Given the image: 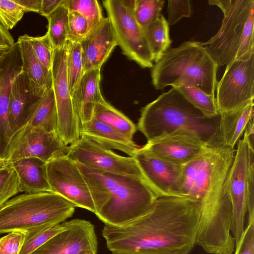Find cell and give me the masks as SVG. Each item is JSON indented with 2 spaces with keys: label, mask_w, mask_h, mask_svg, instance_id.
I'll return each mask as SVG.
<instances>
[{
  "label": "cell",
  "mask_w": 254,
  "mask_h": 254,
  "mask_svg": "<svg viewBox=\"0 0 254 254\" xmlns=\"http://www.w3.org/2000/svg\"><path fill=\"white\" fill-rule=\"evenodd\" d=\"M236 150L222 143H206L183 165L182 196L198 205L195 245L211 254H231L235 248L233 210L226 179Z\"/></svg>",
  "instance_id": "6da1fadb"
},
{
  "label": "cell",
  "mask_w": 254,
  "mask_h": 254,
  "mask_svg": "<svg viewBox=\"0 0 254 254\" xmlns=\"http://www.w3.org/2000/svg\"><path fill=\"white\" fill-rule=\"evenodd\" d=\"M198 220L196 202L163 196L126 224H105L102 234L113 254H188L195 245Z\"/></svg>",
  "instance_id": "7a4b0ae2"
},
{
  "label": "cell",
  "mask_w": 254,
  "mask_h": 254,
  "mask_svg": "<svg viewBox=\"0 0 254 254\" xmlns=\"http://www.w3.org/2000/svg\"><path fill=\"white\" fill-rule=\"evenodd\" d=\"M76 163L89 189L95 214L105 224L119 226L130 222L145 213L159 197L143 177Z\"/></svg>",
  "instance_id": "3957f363"
},
{
  "label": "cell",
  "mask_w": 254,
  "mask_h": 254,
  "mask_svg": "<svg viewBox=\"0 0 254 254\" xmlns=\"http://www.w3.org/2000/svg\"><path fill=\"white\" fill-rule=\"evenodd\" d=\"M220 115L206 117L177 88L159 95L141 110L137 129L147 141L180 128L196 132L206 143L221 141Z\"/></svg>",
  "instance_id": "277c9868"
},
{
  "label": "cell",
  "mask_w": 254,
  "mask_h": 254,
  "mask_svg": "<svg viewBox=\"0 0 254 254\" xmlns=\"http://www.w3.org/2000/svg\"><path fill=\"white\" fill-rule=\"evenodd\" d=\"M218 64L197 41H186L168 49L151 69L152 83L156 89L168 86L195 87L215 97Z\"/></svg>",
  "instance_id": "5b68a950"
},
{
  "label": "cell",
  "mask_w": 254,
  "mask_h": 254,
  "mask_svg": "<svg viewBox=\"0 0 254 254\" xmlns=\"http://www.w3.org/2000/svg\"><path fill=\"white\" fill-rule=\"evenodd\" d=\"M75 206L51 191L25 193L0 207V234L20 231L32 234L71 217Z\"/></svg>",
  "instance_id": "8992f818"
},
{
  "label": "cell",
  "mask_w": 254,
  "mask_h": 254,
  "mask_svg": "<svg viewBox=\"0 0 254 254\" xmlns=\"http://www.w3.org/2000/svg\"><path fill=\"white\" fill-rule=\"evenodd\" d=\"M219 30L201 43L218 65L254 54V0H230Z\"/></svg>",
  "instance_id": "52a82bcc"
},
{
  "label": "cell",
  "mask_w": 254,
  "mask_h": 254,
  "mask_svg": "<svg viewBox=\"0 0 254 254\" xmlns=\"http://www.w3.org/2000/svg\"><path fill=\"white\" fill-rule=\"evenodd\" d=\"M102 2L117 45L123 54L142 68H152L153 58L143 30L134 17V8L125 5L122 0H104Z\"/></svg>",
  "instance_id": "ba28073f"
},
{
  "label": "cell",
  "mask_w": 254,
  "mask_h": 254,
  "mask_svg": "<svg viewBox=\"0 0 254 254\" xmlns=\"http://www.w3.org/2000/svg\"><path fill=\"white\" fill-rule=\"evenodd\" d=\"M68 151L69 145L56 132L45 131L27 125L12 136L1 167L26 157L37 158L47 163L66 156Z\"/></svg>",
  "instance_id": "9c48e42d"
},
{
  "label": "cell",
  "mask_w": 254,
  "mask_h": 254,
  "mask_svg": "<svg viewBox=\"0 0 254 254\" xmlns=\"http://www.w3.org/2000/svg\"><path fill=\"white\" fill-rule=\"evenodd\" d=\"M66 60L65 47L54 50L51 71L57 111V133L65 144L70 145L80 137V122L69 92Z\"/></svg>",
  "instance_id": "30bf717a"
},
{
  "label": "cell",
  "mask_w": 254,
  "mask_h": 254,
  "mask_svg": "<svg viewBox=\"0 0 254 254\" xmlns=\"http://www.w3.org/2000/svg\"><path fill=\"white\" fill-rule=\"evenodd\" d=\"M219 114L238 108L254 99V54L226 65L216 86Z\"/></svg>",
  "instance_id": "8fae6325"
},
{
  "label": "cell",
  "mask_w": 254,
  "mask_h": 254,
  "mask_svg": "<svg viewBox=\"0 0 254 254\" xmlns=\"http://www.w3.org/2000/svg\"><path fill=\"white\" fill-rule=\"evenodd\" d=\"M46 169L51 192L61 195L75 207L95 213L88 185L75 162L66 155L56 158L46 163Z\"/></svg>",
  "instance_id": "7c38bea8"
},
{
  "label": "cell",
  "mask_w": 254,
  "mask_h": 254,
  "mask_svg": "<svg viewBox=\"0 0 254 254\" xmlns=\"http://www.w3.org/2000/svg\"><path fill=\"white\" fill-rule=\"evenodd\" d=\"M66 156L93 169L143 178L133 157L118 155L84 136L69 145Z\"/></svg>",
  "instance_id": "4fadbf2b"
},
{
  "label": "cell",
  "mask_w": 254,
  "mask_h": 254,
  "mask_svg": "<svg viewBox=\"0 0 254 254\" xmlns=\"http://www.w3.org/2000/svg\"><path fill=\"white\" fill-rule=\"evenodd\" d=\"M249 171V150L245 137L239 139L234 158L228 171L226 186L233 210L232 233L235 245L244 232L247 212V198Z\"/></svg>",
  "instance_id": "5bb4252c"
},
{
  "label": "cell",
  "mask_w": 254,
  "mask_h": 254,
  "mask_svg": "<svg viewBox=\"0 0 254 254\" xmlns=\"http://www.w3.org/2000/svg\"><path fill=\"white\" fill-rule=\"evenodd\" d=\"M133 157L143 178L159 197H183V165L170 162L140 148Z\"/></svg>",
  "instance_id": "9a60e30c"
},
{
  "label": "cell",
  "mask_w": 254,
  "mask_h": 254,
  "mask_svg": "<svg viewBox=\"0 0 254 254\" xmlns=\"http://www.w3.org/2000/svg\"><path fill=\"white\" fill-rule=\"evenodd\" d=\"M206 143L193 130L180 128L148 140L140 149L170 162L184 165L196 156Z\"/></svg>",
  "instance_id": "2e32d148"
},
{
  "label": "cell",
  "mask_w": 254,
  "mask_h": 254,
  "mask_svg": "<svg viewBox=\"0 0 254 254\" xmlns=\"http://www.w3.org/2000/svg\"><path fill=\"white\" fill-rule=\"evenodd\" d=\"M67 222L65 230L53 236L31 254H80L97 252L98 242L94 225L83 219Z\"/></svg>",
  "instance_id": "e0dca14e"
},
{
  "label": "cell",
  "mask_w": 254,
  "mask_h": 254,
  "mask_svg": "<svg viewBox=\"0 0 254 254\" xmlns=\"http://www.w3.org/2000/svg\"><path fill=\"white\" fill-rule=\"evenodd\" d=\"M45 90L23 71L14 78L8 112V124L13 135L28 124Z\"/></svg>",
  "instance_id": "ac0fdd59"
},
{
  "label": "cell",
  "mask_w": 254,
  "mask_h": 254,
  "mask_svg": "<svg viewBox=\"0 0 254 254\" xmlns=\"http://www.w3.org/2000/svg\"><path fill=\"white\" fill-rule=\"evenodd\" d=\"M22 59L17 41L0 55V160L5 158L13 136L8 122L9 97L13 81L22 71Z\"/></svg>",
  "instance_id": "d6986e66"
},
{
  "label": "cell",
  "mask_w": 254,
  "mask_h": 254,
  "mask_svg": "<svg viewBox=\"0 0 254 254\" xmlns=\"http://www.w3.org/2000/svg\"><path fill=\"white\" fill-rule=\"evenodd\" d=\"M84 72L101 68L117 45L108 17H104L79 42Z\"/></svg>",
  "instance_id": "ffe728a7"
},
{
  "label": "cell",
  "mask_w": 254,
  "mask_h": 254,
  "mask_svg": "<svg viewBox=\"0 0 254 254\" xmlns=\"http://www.w3.org/2000/svg\"><path fill=\"white\" fill-rule=\"evenodd\" d=\"M100 70L97 68L85 72L71 95L80 124L93 118L95 106L104 99L100 89Z\"/></svg>",
  "instance_id": "44dd1931"
},
{
  "label": "cell",
  "mask_w": 254,
  "mask_h": 254,
  "mask_svg": "<svg viewBox=\"0 0 254 254\" xmlns=\"http://www.w3.org/2000/svg\"><path fill=\"white\" fill-rule=\"evenodd\" d=\"M80 136L90 139L108 149L122 151L134 157L140 147L133 139L93 118L80 124Z\"/></svg>",
  "instance_id": "7402d4cb"
},
{
  "label": "cell",
  "mask_w": 254,
  "mask_h": 254,
  "mask_svg": "<svg viewBox=\"0 0 254 254\" xmlns=\"http://www.w3.org/2000/svg\"><path fill=\"white\" fill-rule=\"evenodd\" d=\"M15 171L21 192L51 191L47 176L46 163L35 157H26L9 164Z\"/></svg>",
  "instance_id": "603a6c76"
},
{
  "label": "cell",
  "mask_w": 254,
  "mask_h": 254,
  "mask_svg": "<svg viewBox=\"0 0 254 254\" xmlns=\"http://www.w3.org/2000/svg\"><path fill=\"white\" fill-rule=\"evenodd\" d=\"M219 115V135L222 143L234 148L254 118V100Z\"/></svg>",
  "instance_id": "cb8c5ba5"
},
{
  "label": "cell",
  "mask_w": 254,
  "mask_h": 254,
  "mask_svg": "<svg viewBox=\"0 0 254 254\" xmlns=\"http://www.w3.org/2000/svg\"><path fill=\"white\" fill-rule=\"evenodd\" d=\"M22 59V71L30 79L45 89L53 87L52 71L45 67L37 59L26 35L18 39Z\"/></svg>",
  "instance_id": "d4e9b609"
},
{
  "label": "cell",
  "mask_w": 254,
  "mask_h": 254,
  "mask_svg": "<svg viewBox=\"0 0 254 254\" xmlns=\"http://www.w3.org/2000/svg\"><path fill=\"white\" fill-rule=\"evenodd\" d=\"M93 118L131 139L137 130L136 125L129 118L104 99L95 106Z\"/></svg>",
  "instance_id": "484cf974"
},
{
  "label": "cell",
  "mask_w": 254,
  "mask_h": 254,
  "mask_svg": "<svg viewBox=\"0 0 254 254\" xmlns=\"http://www.w3.org/2000/svg\"><path fill=\"white\" fill-rule=\"evenodd\" d=\"M28 125L47 132H56L57 111L53 87L45 90Z\"/></svg>",
  "instance_id": "4316f807"
},
{
  "label": "cell",
  "mask_w": 254,
  "mask_h": 254,
  "mask_svg": "<svg viewBox=\"0 0 254 254\" xmlns=\"http://www.w3.org/2000/svg\"><path fill=\"white\" fill-rule=\"evenodd\" d=\"M142 29L153 61L156 63L169 49L171 43L167 21L161 14L157 19Z\"/></svg>",
  "instance_id": "83f0119b"
},
{
  "label": "cell",
  "mask_w": 254,
  "mask_h": 254,
  "mask_svg": "<svg viewBox=\"0 0 254 254\" xmlns=\"http://www.w3.org/2000/svg\"><path fill=\"white\" fill-rule=\"evenodd\" d=\"M67 0L46 18L48 21L47 34L54 49L65 47L68 39V13Z\"/></svg>",
  "instance_id": "f1b7e54d"
},
{
  "label": "cell",
  "mask_w": 254,
  "mask_h": 254,
  "mask_svg": "<svg viewBox=\"0 0 254 254\" xmlns=\"http://www.w3.org/2000/svg\"><path fill=\"white\" fill-rule=\"evenodd\" d=\"M66 51V71L68 86L71 96L74 90L84 74L82 51L79 42L67 40Z\"/></svg>",
  "instance_id": "f546056e"
},
{
  "label": "cell",
  "mask_w": 254,
  "mask_h": 254,
  "mask_svg": "<svg viewBox=\"0 0 254 254\" xmlns=\"http://www.w3.org/2000/svg\"><path fill=\"white\" fill-rule=\"evenodd\" d=\"M190 101L209 118L218 116L216 98L192 86L180 85L176 87Z\"/></svg>",
  "instance_id": "4dcf8cb0"
},
{
  "label": "cell",
  "mask_w": 254,
  "mask_h": 254,
  "mask_svg": "<svg viewBox=\"0 0 254 254\" xmlns=\"http://www.w3.org/2000/svg\"><path fill=\"white\" fill-rule=\"evenodd\" d=\"M164 3V0H135L134 15L142 29L159 17Z\"/></svg>",
  "instance_id": "1f68e13d"
},
{
  "label": "cell",
  "mask_w": 254,
  "mask_h": 254,
  "mask_svg": "<svg viewBox=\"0 0 254 254\" xmlns=\"http://www.w3.org/2000/svg\"><path fill=\"white\" fill-rule=\"evenodd\" d=\"M66 5L69 11H76L87 20L89 31L104 18L100 5L96 0H67Z\"/></svg>",
  "instance_id": "d6a6232c"
},
{
  "label": "cell",
  "mask_w": 254,
  "mask_h": 254,
  "mask_svg": "<svg viewBox=\"0 0 254 254\" xmlns=\"http://www.w3.org/2000/svg\"><path fill=\"white\" fill-rule=\"evenodd\" d=\"M67 222L56 224L32 234H25L19 254H31L59 233L65 230Z\"/></svg>",
  "instance_id": "836d02e7"
},
{
  "label": "cell",
  "mask_w": 254,
  "mask_h": 254,
  "mask_svg": "<svg viewBox=\"0 0 254 254\" xmlns=\"http://www.w3.org/2000/svg\"><path fill=\"white\" fill-rule=\"evenodd\" d=\"M20 192L18 177L14 169L9 165L0 167V207Z\"/></svg>",
  "instance_id": "e575fe53"
},
{
  "label": "cell",
  "mask_w": 254,
  "mask_h": 254,
  "mask_svg": "<svg viewBox=\"0 0 254 254\" xmlns=\"http://www.w3.org/2000/svg\"><path fill=\"white\" fill-rule=\"evenodd\" d=\"M25 35L37 59L45 67L51 70L54 49L48 35L46 33L40 37Z\"/></svg>",
  "instance_id": "d590c367"
},
{
  "label": "cell",
  "mask_w": 254,
  "mask_h": 254,
  "mask_svg": "<svg viewBox=\"0 0 254 254\" xmlns=\"http://www.w3.org/2000/svg\"><path fill=\"white\" fill-rule=\"evenodd\" d=\"M22 8L14 0H0V23L7 30L12 29L24 14Z\"/></svg>",
  "instance_id": "8d00e7d4"
},
{
  "label": "cell",
  "mask_w": 254,
  "mask_h": 254,
  "mask_svg": "<svg viewBox=\"0 0 254 254\" xmlns=\"http://www.w3.org/2000/svg\"><path fill=\"white\" fill-rule=\"evenodd\" d=\"M89 31L88 23L79 13L69 11L67 40L79 42Z\"/></svg>",
  "instance_id": "74e56055"
},
{
  "label": "cell",
  "mask_w": 254,
  "mask_h": 254,
  "mask_svg": "<svg viewBox=\"0 0 254 254\" xmlns=\"http://www.w3.org/2000/svg\"><path fill=\"white\" fill-rule=\"evenodd\" d=\"M168 25L176 23L183 17H189L191 13L189 0H169L167 7Z\"/></svg>",
  "instance_id": "f35d334b"
},
{
  "label": "cell",
  "mask_w": 254,
  "mask_h": 254,
  "mask_svg": "<svg viewBox=\"0 0 254 254\" xmlns=\"http://www.w3.org/2000/svg\"><path fill=\"white\" fill-rule=\"evenodd\" d=\"M25 238L23 232H9L0 239V254H19Z\"/></svg>",
  "instance_id": "ab89813d"
},
{
  "label": "cell",
  "mask_w": 254,
  "mask_h": 254,
  "mask_svg": "<svg viewBox=\"0 0 254 254\" xmlns=\"http://www.w3.org/2000/svg\"><path fill=\"white\" fill-rule=\"evenodd\" d=\"M235 248L234 254H254V220L248 222Z\"/></svg>",
  "instance_id": "60d3db41"
},
{
  "label": "cell",
  "mask_w": 254,
  "mask_h": 254,
  "mask_svg": "<svg viewBox=\"0 0 254 254\" xmlns=\"http://www.w3.org/2000/svg\"><path fill=\"white\" fill-rule=\"evenodd\" d=\"M249 171L247 198V212L248 221L254 220V150L249 147Z\"/></svg>",
  "instance_id": "b9f144b4"
},
{
  "label": "cell",
  "mask_w": 254,
  "mask_h": 254,
  "mask_svg": "<svg viewBox=\"0 0 254 254\" xmlns=\"http://www.w3.org/2000/svg\"><path fill=\"white\" fill-rule=\"evenodd\" d=\"M14 43V39L9 31L0 23V55L8 50Z\"/></svg>",
  "instance_id": "7bdbcfd3"
},
{
  "label": "cell",
  "mask_w": 254,
  "mask_h": 254,
  "mask_svg": "<svg viewBox=\"0 0 254 254\" xmlns=\"http://www.w3.org/2000/svg\"><path fill=\"white\" fill-rule=\"evenodd\" d=\"M65 0H42L39 14L47 17Z\"/></svg>",
  "instance_id": "ee69618b"
},
{
  "label": "cell",
  "mask_w": 254,
  "mask_h": 254,
  "mask_svg": "<svg viewBox=\"0 0 254 254\" xmlns=\"http://www.w3.org/2000/svg\"><path fill=\"white\" fill-rule=\"evenodd\" d=\"M23 9L24 12L39 13L42 0H14Z\"/></svg>",
  "instance_id": "f6af8a7d"
},
{
  "label": "cell",
  "mask_w": 254,
  "mask_h": 254,
  "mask_svg": "<svg viewBox=\"0 0 254 254\" xmlns=\"http://www.w3.org/2000/svg\"><path fill=\"white\" fill-rule=\"evenodd\" d=\"M230 0H209L208 3L210 5H216L224 12L230 3Z\"/></svg>",
  "instance_id": "bcb514c9"
},
{
  "label": "cell",
  "mask_w": 254,
  "mask_h": 254,
  "mask_svg": "<svg viewBox=\"0 0 254 254\" xmlns=\"http://www.w3.org/2000/svg\"><path fill=\"white\" fill-rule=\"evenodd\" d=\"M97 252L93 250L85 251L81 253L80 254H97Z\"/></svg>",
  "instance_id": "7dc6e473"
},
{
  "label": "cell",
  "mask_w": 254,
  "mask_h": 254,
  "mask_svg": "<svg viewBox=\"0 0 254 254\" xmlns=\"http://www.w3.org/2000/svg\"><path fill=\"white\" fill-rule=\"evenodd\" d=\"M0 167H1L0 160Z\"/></svg>",
  "instance_id": "c3c4849f"
}]
</instances>
